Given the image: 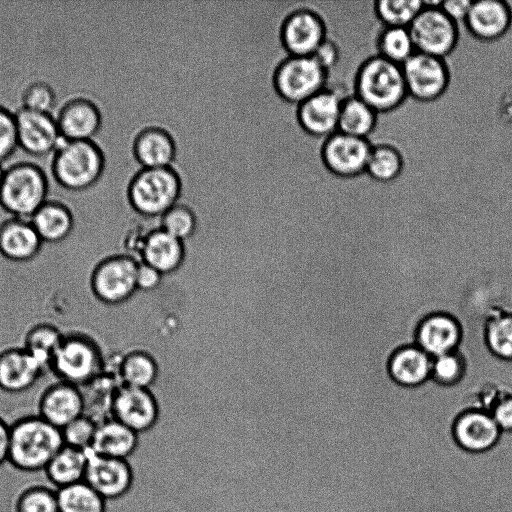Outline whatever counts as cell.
I'll return each mask as SVG.
<instances>
[{"label":"cell","instance_id":"cell-1","mask_svg":"<svg viewBox=\"0 0 512 512\" xmlns=\"http://www.w3.org/2000/svg\"><path fill=\"white\" fill-rule=\"evenodd\" d=\"M106 165V154L94 139H63L53 154L51 173L64 189L81 192L101 180Z\"/></svg>","mask_w":512,"mask_h":512},{"label":"cell","instance_id":"cell-2","mask_svg":"<svg viewBox=\"0 0 512 512\" xmlns=\"http://www.w3.org/2000/svg\"><path fill=\"white\" fill-rule=\"evenodd\" d=\"M64 445L61 429L40 415H30L11 427L8 458L22 469H44Z\"/></svg>","mask_w":512,"mask_h":512},{"label":"cell","instance_id":"cell-3","mask_svg":"<svg viewBox=\"0 0 512 512\" xmlns=\"http://www.w3.org/2000/svg\"><path fill=\"white\" fill-rule=\"evenodd\" d=\"M354 87V94L378 114L398 108L408 96L402 66L377 54L360 65Z\"/></svg>","mask_w":512,"mask_h":512},{"label":"cell","instance_id":"cell-4","mask_svg":"<svg viewBox=\"0 0 512 512\" xmlns=\"http://www.w3.org/2000/svg\"><path fill=\"white\" fill-rule=\"evenodd\" d=\"M104 368L105 355L99 342L79 331L63 335L50 365V370L60 381L80 388L95 381Z\"/></svg>","mask_w":512,"mask_h":512},{"label":"cell","instance_id":"cell-5","mask_svg":"<svg viewBox=\"0 0 512 512\" xmlns=\"http://www.w3.org/2000/svg\"><path fill=\"white\" fill-rule=\"evenodd\" d=\"M49 182L45 171L32 162H17L4 171L0 206L11 217L31 219L48 200Z\"/></svg>","mask_w":512,"mask_h":512},{"label":"cell","instance_id":"cell-6","mask_svg":"<svg viewBox=\"0 0 512 512\" xmlns=\"http://www.w3.org/2000/svg\"><path fill=\"white\" fill-rule=\"evenodd\" d=\"M127 195L137 213L148 218H160L179 201L180 176L172 166L141 167L132 176Z\"/></svg>","mask_w":512,"mask_h":512},{"label":"cell","instance_id":"cell-7","mask_svg":"<svg viewBox=\"0 0 512 512\" xmlns=\"http://www.w3.org/2000/svg\"><path fill=\"white\" fill-rule=\"evenodd\" d=\"M138 262L123 254L102 257L93 267L89 285L95 299L112 307L128 300L137 290Z\"/></svg>","mask_w":512,"mask_h":512},{"label":"cell","instance_id":"cell-8","mask_svg":"<svg viewBox=\"0 0 512 512\" xmlns=\"http://www.w3.org/2000/svg\"><path fill=\"white\" fill-rule=\"evenodd\" d=\"M328 72L312 56H286L274 73V85L287 101L300 104L327 87Z\"/></svg>","mask_w":512,"mask_h":512},{"label":"cell","instance_id":"cell-9","mask_svg":"<svg viewBox=\"0 0 512 512\" xmlns=\"http://www.w3.org/2000/svg\"><path fill=\"white\" fill-rule=\"evenodd\" d=\"M417 52L444 58L456 48L459 27L441 9L424 7L409 26Z\"/></svg>","mask_w":512,"mask_h":512},{"label":"cell","instance_id":"cell-10","mask_svg":"<svg viewBox=\"0 0 512 512\" xmlns=\"http://www.w3.org/2000/svg\"><path fill=\"white\" fill-rule=\"evenodd\" d=\"M372 146L367 138L337 131L322 140L320 160L333 175L353 178L365 173Z\"/></svg>","mask_w":512,"mask_h":512},{"label":"cell","instance_id":"cell-11","mask_svg":"<svg viewBox=\"0 0 512 512\" xmlns=\"http://www.w3.org/2000/svg\"><path fill=\"white\" fill-rule=\"evenodd\" d=\"M408 96L431 102L440 98L448 88L450 72L444 58L415 52L403 65Z\"/></svg>","mask_w":512,"mask_h":512},{"label":"cell","instance_id":"cell-12","mask_svg":"<svg viewBox=\"0 0 512 512\" xmlns=\"http://www.w3.org/2000/svg\"><path fill=\"white\" fill-rule=\"evenodd\" d=\"M280 36L289 55L311 56L328 37L327 25L317 9L300 2L283 21Z\"/></svg>","mask_w":512,"mask_h":512},{"label":"cell","instance_id":"cell-13","mask_svg":"<svg viewBox=\"0 0 512 512\" xmlns=\"http://www.w3.org/2000/svg\"><path fill=\"white\" fill-rule=\"evenodd\" d=\"M15 118L18 146L29 155L42 157L54 153L63 140L51 113L21 107Z\"/></svg>","mask_w":512,"mask_h":512},{"label":"cell","instance_id":"cell-14","mask_svg":"<svg viewBox=\"0 0 512 512\" xmlns=\"http://www.w3.org/2000/svg\"><path fill=\"white\" fill-rule=\"evenodd\" d=\"M113 419L137 434L151 429L158 419V405L149 389L120 386L111 407Z\"/></svg>","mask_w":512,"mask_h":512},{"label":"cell","instance_id":"cell-15","mask_svg":"<svg viewBox=\"0 0 512 512\" xmlns=\"http://www.w3.org/2000/svg\"><path fill=\"white\" fill-rule=\"evenodd\" d=\"M343 98L326 87L298 104L297 119L302 129L320 140L337 132Z\"/></svg>","mask_w":512,"mask_h":512},{"label":"cell","instance_id":"cell-16","mask_svg":"<svg viewBox=\"0 0 512 512\" xmlns=\"http://www.w3.org/2000/svg\"><path fill=\"white\" fill-rule=\"evenodd\" d=\"M36 410L46 421L63 429L85 413V397L80 387L58 381L41 393Z\"/></svg>","mask_w":512,"mask_h":512},{"label":"cell","instance_id":"cell-17","mask_svg":"<svg viewBox=\"0 0 512 512\" xmlns=\"http://www.w3.org/2000/svg\"><path fill=\"white\" fill-rule=\"evenodd\" d=\"M84 480L104 499L124 495L132 484V471L124 459L105 457L87 450Z\"/></svg>","mask_w":512,"mask_h":512},{"label":"cell","instance_id":"cell-18","mask_svg":"<svg viewBox=\"0 0 512 512\" xmlns=\"http://www.w3.org/2000/svg\"><path fill=\"white\" fill-rule=\"evenodd\" d=\"M56 120L63 139L91 140L102 128L103 114L94 100L77 96L61 106Z\"/></svg>","mask_w":512,"mask_h":512},{"label":"cell","instance_id":"cell-19","mask_svg":"<svg viewBox=\"0 0 512 512\" xmlns=\"http://www.w3.org/2000/svg\"><path fill=\"white\" fill-rule=\"evenodd\" d=\"M45 371L23 346L0 351V390L8 394L28 391Z\"/></svg>","mask_w":512,"mask_h":512},{"label":"cell","instance_id":"cell-20","mask_svg":"<svg viewBox=\"0 0 512 512\" xmlns=\"http://www.w3.org/2000/svg\"><path fill=\"white\" fill-rule=\"evenodd\" d=\"M464 25L479 40H499L512 26V7L504 0L472 1Z\"/></svg>","mask_w":512,"mask_h":512},{"label":"cell","instance_id":"cell-21","mask_svg":"<svg viewBox=\"0 0 512 512\" xmlns=\"http://www.w3.org/2000/svg\"><path fill=\"white\" fill-rule=\"evenodd\" d=\"M133 153L145 168L169 167L176 157V143L169 131L158 125H134Z\"/></svg>","mask_w":512,"mask_h":512},{"label":"cell","instance_id":"cell-22","mask_svg":"<svg viewBox=\"0 0 512 512\" xmlns=\"http://www.w3.org/2000/svg\"><path fill=\"white\" fill-rule=\"evenodd\" d=\"M43 243L29 219L10 217L0 223V255L9 261L33 260Z\"/></svg>","mask_w":512,"mask_h":512},{"label":"cell","instance_id":"cell-23","mask_svg":"<svg viewBox=\"0 0 512 512\" xmlns=\"http://www.w3.org/2000/svg\"><path fill=\"white\" fill-rule=\"evenodd\" d=\"M461 341L457 320L447 314L425 318L416 333V345L432 358L455 352Z\"/></svg>","mask_w":512,"mask_h":512},{"label":"cell","instance_id":"cell-24","mask_svg":"<svg viewBox=\"0 0 512 512\" xmlns=\"http://www.w3.org/2000/svg\"><path fill=\"white\" fill-rule=\"evenodd\" d=\"M183 241L163 229H156L145 236L142 242L141 262L153 267L162 275L176 271L184 260Z\"/></svg>","mask_w":512,"mask_h":512},{"label":"cell","instance_id":"cell-25","mask_svg":"<svg viewBox=\"0 0 512 512\" xmlns=\"http://www.w3.org/2000/svg\"><path fill=\"white\" fill-rule=\"evenodd\" d=\"M454 432L455 438L462 448L481 452L494 446L501 430L491 414L471 411L463 414L457 420Z\"/></svg>","mask_w":512,"mask_h":512},{"label":"cell","instance_id":"cell-26","mask_svg":"<svg viewBox=\"0 0 512 512\" xmlns=\"http://www.w3.org/2000/svg\"><path fill=\"white\" fill-rule=\"evenodd\" d=\"M138 434L115 419L97 425L89 450L105 457L126 460L135 451Z\"/></svg>","mask_w":512,"mask_h":512},{"label":"cell","instance_id":"cell-27","mask_svg":"<svg viewBox=\"0 0 512 512\" xmlns=\"http://www.w3.org/2000/svg\"><path fill=\"white\" fill-rule=\"evenodd\" d=\"M30 221L45 243H60L72 233L75 225L71 209L58 200H47Z\"/></svg>","mask_w":512,"mask_h":512},{"label":"cell","instance_id":"cell-28","mask_svg":"<svg viewBox=\"0 0 512 512\" xmlns=\"http://www.w3.org/2000/svg\"><path fill=\"white\" fill-rule=\"evenodd\" d=\"M433 358L417 345L398 350L389 362V373L400 385L413 387L432 375Z\"/></svg>","mask_w":512,"mask_h":512},{"label":"cell","instance_id":"cell-29","mask_svg":"<svg viewBox=\"0 0 512 512\" xmlns=\"http://www.w3.org/2000/svg\"><path fill=\"white\" fill-rule=\"evenodd\" d=\"M378 113L358 96L344 97L341 104L338 131L355 137L367 138L374 131Z\"/></svg>","mask_w":512,"mask_h":512},{"label":"cell","instance_id":"cell-30","mask_svg":"<svg viewBox=\"0 0 512 512\" xmlns=\"http://www.w3.org/2000/svg\"><path fill=\"white\" fill-rule=\"evenodd\" d=\"M87 460V450L64 445L45 469L51 481L61 488L84 480Z\"/></svg>","mask_w":512,"mask_h":512},{"label":"cell","instance_id":"cell-31","mask_svg":"<svg viewBox=\"0 0 512 512\" xmlns=\"http://www.w3.org/2000/svg\"><path fill=\"white\" fill-rule=\"evenodd\" d=\"M59 328L50 323H38L26 332L23 347L44 367L50 370L54 354L63 338Z\"/></svg>","mask_w":512,"mask_h":512},{"label":"cell","instance_id":"cell-32","mask_svg":"<svg viewBox=\"0 0 512 512\" xmlns=\"http://www.w3.org/2000/svg\"><path fill=\"white\" fill-rule=\"evenodd\" d=\"M117 373L121 385L149 389L157 379L158 367L150 355L136 351L121 359Z\"/></svg>","mask_w":512,"mask_h":512},{"label":"cell","instance_id":"cell-33","mask_svg":"<svg viewBox=\"0 0 512 512\" xmlns=\"http://www.w3.org/2000/svg\"><path fill=\"white\" fill-rule=\"evenodd\" d=\"M404 167L403 155L393 145L373 144L365 173L375 181L386 183L396 179Z\"/></svg>","mask_w":512,"mask_h":512},{"label":"cell","instance_id":"cell-34","mask_svg":"<svg viewBox=\"0 0 512 512\" xmlns=\"http://www.w3.org/2000/svg\"><path fill=\"white\" fill-rule=\"evenodd\" d=\"M59 512H104L105 499L85 481L61 487L57 492Z\"/></svg>","mask_w":512,"mask_h":512},{"label":"cell","instance_id":"cell-35","mask_svg":"<svg viewBox=\"0 0 512 512\" xmlns=\"http://www.w3.org/2000/svg\"><path fill=\"white\" fill-rule=\"evenodd\" d=\"M376 45L377 55L401 66L416 52L409 28L384 26Z\"/></svg>","mask_w":512,"mask_h":512},{"label":"cell","instance_id":"cell-36","mask_svg":"<svg viewBox=\"0 0 512 512\" xmlns=\"http://www.w3.org/2000/svg\"><path fill=\"white\" fill-rule=\"evenodd\" d=\"M486 342L498 358L512 362V307L500 309L486 325Z\"/></svg>","mask_w":512,"mask_h":512},{"label":"cell","instance_id":"cell-37","mask_svg":"<svg viewBox=\"0 0 512 512\" xmlns=\"http://www.w3.org/2000/svg\"><path fill=\"white\" fill-rule=\"evenodd\" d=\"M422 9V0H379L374 3L376 16L386 27L409 28Z\"/></svg>","mask_w":512,"mask_h":512},{"label":"cell","instance_id":"cell-38","mask_svg":"<svg viewBox=\"0 0 512 512\" xmlns=\"http://www.w3.org/2000/svg\"><path fill=\"white\" fill-rule=\"evenodd\" d=\"M159 223L161 229L185 241L195 232L196 216L188 205L177 202L160 217Z\"/></svg>","mask_w":512,"mask_h":512},{"label":"cell","instance_id":"cell-39","mask_svg":"<svg viewBox=\"0 0 512 512\" xmlns=\"http://www.w3.org/2000/svg\"><path fill=\"white\" fill-rule=\"evenodd\" d=\"M56 100L53 87L42 80L29 83L22 93V107L34 111L51 113Z\"/></svg>","mask_w":512,"mask_h":512},{"label":"cell","instance_id":"cell-40","mask_svg":"<svg viewBox=\"0 0 512 512\" xmlns=\"http://www.w3.org/2000/svg\"><path fill=\"white\" fill-rule=\"evenodd\" d=\"M96 428L91 418L80 416L61 429L65 445L85 451L90 449Z\"/></svg>","mask_w":512,"mask_h":512},{"label":"cell","instance_id":"cell-41","mask_svg":"<svg viewBox=\"0 0 512 512\" xmlns=\"http://www.w3.org/2000/svg\"><path fill=\"white\" fill-rule=\"evenodd\" d=\"M464 371L463 361L456 352L433 358L431 377L440 384L456 383Z\"/></svg>","mask_w":512,"mask_h":512},{"label":"cell","instance_id":"cell-42","mask_svg":"<svg viewBox=\"0 0 512 512\" xmlns=\"http://www.w3.org/2000/svg\"><path fill=\"white\" fill-rule=\"evenodd\" d=\"M19 512H59L57 492L45 488L26 492L19 502Z\"/></svg>","mask_w":512,"mask_h":512},{"label":"cell","instance_id":"cell-43","mask_svg":"<svg viewBox=\"0 0 512 512\" xmlns=\"http://www.w3.org/2000/svg\"><path fill=\"white\" fill-rule=\"evenodd\" d=\"M18 146L15 113L0 104V164L9 159Z\"/></svg>","mask_w":512,"mask_h":512},{"label":"cell","instance_id":"cell-44","mask_svg":"<svg viewBox=\"0 0 512 512\" xmlns=\"http://www.w3.org/2000/svg\"><path fill=\"white\" fill-rule=\"evenodd\" d=\"M311 56L329 73L339 60V48L327 37Z\"/></svg>","mask_w":512,"mask_h":512},{"label":"cell","instance_id":"cell-45","mask_svg":"<svg viewBox=\"0 0 512 512\" xmlns=\"http://www.w3.org/2000/svg\"><path fill=\"white\" fill-rule=\"evenodd\" d=\"M162 274L153 267L141 262L138 264L136 272L137 289L141 291H151L156 289L162 280Z\"/></svg>","mask_w":512,"mask_h":512},{"label":"cell","instance_id":"cell-46","mask_svg":"<svg viewBox=\"0 0 512 512\" xmlns=\"http://www.w3.org/2000/svg\"><path fill=\"white\" fill-rule=\"evenodd\" d=\"M491 415L501 431H512V394L503 397Z\"/></svg>","mask_w":512,"mask_h":512},{"label":"cell","instance_id":"cell-47","mask_svg":"<svg viewBox=\"0 0 512 512\" xmlns=\"http://www.w3.org/2000/svg\"><path fill=\"white\" fill-rule=\"evenodd\" d=\"M472 1L471 0H443L442 11L457 25L465 23Z\"/></svg>","mask_w":512,"mask_h":512},{"label":"cell","instance_id":"cell-48","mask_svg":"<svg viewBox=\"0 0 512 512\" xmlns=\"http://www.w3.org/2000/svg\"><path fill=\"white\" fill-rule=\"evenodd\" d=\"M10 427L0 418V464L8 459L10 445Z\"/></svg>","mask_w":512,"mask_h":512},{"label":"cell","instance_id":"cell-49","mask_svg":"<svg viewBox=\"0 0 512 512\" xmlns=\"http://www.w3.org/2000/svg\"><path fill=\"white\" fill-rule=\"evenodd\" d=\"M4 171L5 170L2 168V165L0 164V187L3 180Z\"/></svg>","mask_w":512,"mask_h":512}]
</instances>
